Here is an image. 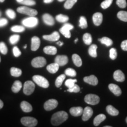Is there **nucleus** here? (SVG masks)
I'll list each match as a JSON object with an SVG mask.
<instances>
[{
	"label": "nucleus",
	"instance_id": "obj_1",
	"mask_svg": "<svg viewBox=\"0 0 127 127\" xmlns=\"http://www.w3.org/2000/svg\"><path fill=\"white\" fill-rule=\"evenodd\" d=\"M68 118V115L66 112L63 111H59L52 115L51 122L54 126H58L67 120Z\"/></svg>",
	"mask_w": 127,
	"mask_h": 127
},
{
	"label": "nucleus",
	"instance_id": "obj_2",
	"mask_svg": "<svg viewBox=\"0 0 127 127\" xmlns=\"http://www.w3.org/2000/svg\"><path fill=\"white\" fill-rule=\"evenodd\" d=\"M32 79L34 82H35L38 86L42 87V88H47L50 85L48 81L42 76L34 75L33 76Z\"/></svg>",
	"mask_w": 127,
	"mask_h": 127
},
{
	"label": "nucleus",
	"instance_id": "obj_3",
	"mask_svg": "<svg viewBox=\"0 0 127 127\" xmlns=\"http://www.w3.org/2000/svg\"><path fill=\"white\" fill-rule=\"evenodd\" d=\"M24 26L28 28H34L38 24V20L35 17H30L22 21Z\"/></svg>",
	"mask_w": 127,
	"mask_h": 127
},
{
	"label": "nucleus",
	"instance_id": "obj_4",
	"mask_svg": "<svg viewBox=\"0 0 127 127\" xmlns=\"http://www.w3.org/2000/svg\"><path fill=\"white\" fill-rule=\"evenodd\" d=\"M21 122L22 124L24 125L25 127H34L38 124L36 119L30 117H23L21 119Z\"/></svg>",
	"mask_w": 127,
	"mask_h": 127
},
{
	"label": "nucleus",
	"instance_id": "obj_5",
	"mask_svg": "<svg viewBox=\"0 0 127 127\" xmlns=\"http://www.w3.org/2000/svg\"><path fill=\"white\" fill-rule=\"evenodd\" d=\"M17 10L21 14H26V15L30 16V17H35L38 14L37 11L27 7H20L17 8Z\"/></svg>",
	"mask_w": 127,
	"mask_h": 127
},
{
	"label": "nucleus",
	"instance_id": "obj_6",
	"mask_svg": "<svg viewBox=\"0 0 127 127\" xmlns=\"http://www.w3.org/2000/svg\"><path fill=\"white\" fill-rule=\"evenodd\" d=\"M73 28H74V26L72 24L69 23H65L63 25V27L60 28V31L65 37L67 38H70L71 36L70 31Z\"/></svg>",
	"mask_w": 127,
	"mask_h": 127
},
{
	"label": "nucleus",
	"instance_id": "obj_7",
	"mask_svg": "<svg viewBox=\"0 0 127 127\" xmlns=\"http://www.w3.org/2000/svg\"><path fill=\"white\" fill-rule=\"evenodd\" d=\"M47 64L45 58L42 57H38L32 60L31 65L34 68L43 67Z\"/></svg>",
	"mask_w": 127,
	"mask_h": 127
},
{
	"label": "nucleus",
	"instance_id": "obj_8",
	"mask_svg": "<svg viewBox=\"0 0 127 127\" xmlns=\"http://www.w3.org/2000/svg\"><path fill=\"white\" fill-rule=\"evenodd\" d=\"M99 96L95 94H88L84 98V101L85 102L93 105L98 104L99 102Z\"/></svg>",
	"mask_w": 127,
	"mask_h": 127
},
{
	"label": "nucleus",
	"instance_id": "obj_9",
	"mask_svg": "<svg viewBox=\"0 0 127 127\" xmlns=\"http://www.w3.org/2000/svg\"><path fill=\"white\" fill-rule=\"evenodd\" d=\"M35 90V84L31 81H27L24 83L23 92L25 95H30L33 93Z\"/></svg>",
	"mask_w": 127,
	"mask_h": 127
},
{
	"label": "nucleus",
	"instance_id": "obj_10",
	"mask_svg": "<svg viewBox=\"0 0 127 127\" xmlns=\"http://www.w3.org/2000/svg\"><path fill=\"white\" fill-rule=\"evenodd\" d=\"M58 104V102L56 99H50L44 103V107L46 111H51L52 109L56 108Z\"/></svg>",
	"mask_w": 127,
	"mask_h": 127
},
{
	"label": "nucleus",
	"instance_id": "obj_11",
	"mask_svg": "<svg viewBox=\"0 0 127 127\" xmlns=\"http://www.w3.org/2000/svg\"><path fill=\"white\" fill-rule=\"evenodd\" d=\"M93 115V110L91 107H87L84 109L82 114V119L84 121H87Z\"/></svg>",
	"mask_w": 127,
	"mask_h": 127
},
{
	"label": "nucleus",
	"instance_id": "obj_12",
	"mask_svg": "<svg viewBox=\"0 0 127 127\" xmlns=\"http://www.w3.org/2000/svg\"><path fill=\"white\" fill-rule=\"evenodd\" d=\"M68 62V58L66 55H57L55 58V63L60 66L65 65Z\"/></svg>",
	"mask_w": 127,
	"mask_h": 127
},
{
	"label": "nucleus",
	"instance_id": "obj_13",
	"mask_svg": "<svg viewBox=\"0 0 127 127\" xmlns=\"http://www.w3.org/2000/svg\"><path fill=\"white\" fill-rule=\"evenodd\" d=\"M60 35L59 33L57 31L54 32L50 35H43V38L45 40L50 41H57L60 39Z\"/></svg>",
	"mask_w": 127,
	"mask_h": 127
},
{
	"label": "nucleus",
	"instance_id": "obj_14",
	"mask_svg": "<svg viewBox=\"0 0 127 127\" xmlns=\"http://www.w3.org/2000/svg\"><path fill=\"white\" fill-rule=\"evenodd\" d=\"M40 46V39L37 36H33L31 39V50L35 51L39 48Z\"/></svg>",
	"mask_w": 127,
	"mask_h": 127
},
{
	"label": "nucleus",
	"instance_id": "obj_15",
	"mask_svg": "<svg viewBox=\"0 0 127 127\" xmlns=\"http://www.w3.org/2000/svg\"><path fill=\"white\" fill-rule=\"evenodd\" d=\"M84 81L87 84H90L92 85H96L98 83V78L95 75H91L88 77H85L84 78Z\"/></svg>",
	"mask_w": 127,
	"mask_h": 127
},
{
	"label": "nucleus",
	"instance_id": "obj_16",
	"mask_svg": "<svg viewBox=\"0 0 127 127\" xmlns=\"http://www.w3.org/2000/svg\"><path fill=\"white\" fill-rule=\"evenodd\" d=\"M103 20L102 14L100 12H96L93 15V23L96 26H99L101 24Z\"/></svg>",
	"mask_w": 127,
	"mask_h": 127
},
{
	"label": "nucleus",
	"instance_id": "obj_17",
	"mask_svg": "<svg viewBox=\"0 0 127 127\" xmlns=\"http://www.w3.org/2000/svg\"><path fill=\"white\" fill-rule=\"evenodd\" d=\"M42 20L45 24L50 26H52L54 25L55 21L53 17L48 14H45L42 16Z\"/></svg>",
	"mask_w": 127,
	"mask_h": 127
},
{
	"label": "nucleus",
	"instance_id": "obj_18",
	"mask_svg": "<svg viewBox=\"0 0 127 127\" xmlns=\"http://www.w3.org/2000/svg\"><path fill=\"white\" fill-rule=\"evenodd\" d=\"M109 90L116 96H120L121 94V90L117 85L114 84H110L108 85Z\"/></svg>",
	"mask_w": 127,
	"mask_h": 127
},
{
	"label": "nucleus",
	"instance_id": "obj_19",
	"mask_svg": "<svg viewBox=\"0 0 127 127\" xmlns=\"http://www.w3.org/2000/svg\"><path fill=\"white\" fill-rule=\"evenodd\" d=\"M83 110L84 109L81 107H72L69 109V112L74 117H79V116L82 115Z\"/></svg>",
	"mask_w": 127,
	"mask_h": 127
},
{
	"label": "nucleus",
	"instance_id": "obj_20",
	"mask_svg": "<svg viewBox=\"0 0 127 127\" xmlns=\"http://www.w3.org/2000/svg\"><path fill=\"white\" fill-rule=\"evenodd\" d=\"M114 78L118 82H123L125 81L124 74L121 70H117L114 73Z\"/></svg>",
	"mask_w": 127,
	"mask_h": 127
},
{
	"label": "nucleus",
	"instance_id": "obj_21",
	"mask_svg": "<svg viewBox=\"0 0 127 127\" xmlns=\"http://www.w3.org/2000/svg\"><path fill=\"white\" fill-rule=\"evenodd\" d=\"M20 106L22 110L25 112H30L31 111H32V107L31 105L25 101H22Z\"/></svg>",
	"mask_w": 127,
	"mask_h": 127
},
{
	"label": "nucleus",
	"instance_id": "obj_22",
	"mask_svg": "<svg viewBox=\"0 0 127 127\" xmlns=\"http://www.w3.org/2000/svg\"><path fill=\"white\" fill-rule=\"evenodd\" d=\"M59 67L60 65L57 63H52L47 66V69L49 72L51 74H55L58 71Z\"/></svg>",
	"mask_w": 127,
	"mask_h": 127
},
{
	"label": "nucleus",
	"instance_id": "obj_23",
	"mask_svg": "<svg viewBox=\"0 0 127 127\" xmlns=\"http://www.w3.org/2000/svg\"><path fill=\"white\" fill-rule=\"evenodd\" d=\"M44 52L48 55H55L57 52V49L54 46H47L44 47Z\"/></svg>",
	"mask_w": 127,
	"mask_h": 127
},
{
	"label": "nucleus",
	"instance_id": "obj_24",
	"mask_svg": "<svg viewBox=\"0 0 127 127\" xmlns=\"http://www.w3.org/2000/svg\"><path fill=\"white\" fill-rule=\"evenodd\" d=\"M106 119V116L104 115V114H99L96 116V117L94 120V125H95V127H97L100 124H101L102 122L104 121Z\"/></svg>",
	"mask_w": 127,
	"mask_h": 127
},
{
	"label": "nucleus",
	"instance_id": "obj_25",
	"mask_svg": "<svg viewBox=\"0 0 127 127\" xmlns=\"http://www.w3.org/2000/svg\"><path fill=\"white\" fill-rule=\"evenodd\" d=\"M96 50H97V45L95 44H92L90 45V48L88 49V53L90 56L94 58H96L97 57V52H96Z\"/></svg>",
	"mask_w": 127,
	"mask_h": 127
},
{
	"label": "nucleus",
	"instance_id": "obj_26",
	"mask_svg": "<svg viewBox=\"0 0 127 127\" xmlns=\"http://www.w3.org/2000/svg\"><path fill=\"white\" fill-rule=\"evenodd\" d=\"M23 87V84L20 81H15L12 87V91L15 93H18Z\"/></svg>",
	"mask_w": 127,
	"mask_h": 127
},
{
	"label": "nucleus",
	"instance_id": "obj_27",
	"mask_svg": "<svg viewBox=\"0 0 127 127\" xmlns=\"http://www.w3.org/2000/svg\"><path fill=\"white\" fill-rule=\"evenodd\" d=\"M72 59L73 63H74V64H75L77 66H78V67H79V66L82 65V62L81 58V57H79L78 55L77 54H74L72 55Z\"/></svg>",
	"mask_w": 127,
	"mask_h": 127
},
{
	"label": "nucleus",
	"instance_id": "obj_28",
	"mask_svg": "<svg viewBox=\"0 0 127 127\" xmlns=\"http://www.w3.org/2000/svg\"><path fill=\"white\" fill-rule=\"evenodd\" d=\"M106 110L109 115L112 116H117L119 114V111L118 109L115 108L113 106L109 105L106 107Z\"/></svg>",
	"mask_w": 127,
	"mask_h": 127
},
{
	"label": "nucleus",
	"instance_id": "obj_29",
	"mask_svg": "<svg viewBox=\"0 0 127 127\" xmlns=\"http://www.w3.org/2000/svg\"><path fill=\"white\" fill-rule=\"evenodd\" d=\"M11 75L13 76L14 77H20L22 74V71L20 68L12 67L10 69Z\"/></svg>",
	"mask_w": 127,
	"mask_h": 127
},
{
	"label": "nucleus",
	"instance_id": "obj_30",
	"mask_svg": "<svg viewBox=\"0 0 127 127\" xmlns=\"http://www.w3.org/2000/svg\"><path fill=\"white\" fill-rule=\"evenodd\" d=\"M65 79V74H61V75L58 76V77L57 78L56 80H55V86L58 87V88L61 87Z\"/></svg>",
	"mask_w": 127,
	"mask_h": 127
},
{
	"label": "nucleus",
	"instance_id": "obj_31",
	"mask_svg": "<svg viewBox=\"0 0 127 127\" xmlns=\"http://www.w3.org/2000/svg\"><path fill=\"white\" fill-rule=\"evenodd\" d=\"M98 40L102 44L105 45L107 47H109V46L112 45V44H113V41H112V39L108 37H106V36H104V37L102 38H100Z\"/></svg>",
	"mask_w": 127,
	"mask_h": 127
},
{
	"label": "nucleus",
	"instance_id": "obj_32",
	"mask_svg": "<svg viewBox=\"0 0 127 127\" xmlns=\"http://www.w3.org/2000/svg\"><path fill=\"white\" fill-rule=\"evenodd\" d=\"M83 41L84 42L86 45H91L93 41L91 35L89 33H85L83 35Z\"/></svg>",
	"mask_w": 127,
	"mask_h": 127
},
{
	"label": "nucleus",
	"instance_id": "obj_33",
	"mask_svg": "<svg viewBox=\"0 0 127 127\" xmlns=\"http://www.w3.org/2000/svg\"><path fill=\"white\" fill-rule=\"evenodd\" d=\"M56 20L59 23H66L69 20V17L67 15H63V14H59L56 16Z\"/></svg>",
	"mask_w": 127,
	"mask_h": 127
},
{
	"label": "nucleus",
	"instance_id": "obj_34",
	"mask_svg": "<svg viewBox=\"0 0 127 127\" xmlns=\"http://www.w3.org/2000/svg\"><path fill=\"white\" fill-rule=\"evenodd\" d=\"M117 17L120 20L124 22H127V11H121L117 14Z\"/></svg>",
	"mask_w": 127,
	"mask_h": 127
},
{
	"label": "nucleus",
	"instance_id": "obj_35",
	"mask_svg": "<svg viewBox=\"0 0 127 127\" xmlns=\"http://www.w3.org/2000/svg\"><path fill=\"white\" fill-rule=\"evenodd\" d=\"M77 2V0H66L64 4V8L65 9H69L72 8L74 5Z\"/></svg>",
	"mask_w": 127,
	"mask_h": 127
},
{
	"label": "nucleus",
	"instance_id": "obj_36",
	"mask_svg": "<svg viewBox=\"0 0 127 127\" xmlns=\"http://www.w3.org/2000/svg\"><path fill=\"white\" fill-rule=\"evenodd\" d=\"M79 27L82 29H85V28H87V27H88L87 19L85 18V17L82 16V17H80V19H79Z\"/></svg>",
	"mask_w": 127,
	"mask_h": 127
},
{
	"label": "nucleus",
	"instance_id": "obj_37",
	"mask_svg": "<svg viewBox=\"0 0 127 127\" xmlns=\"http://www.w3.org/2000/svg\"><path fill=\"white\" fill-rule=\"evenodd\" d=\"M12 31L15 32H22L25 31V28L24 26H21V25H15V26L12 27L11 28Z\"/></svg>",
	"mask_w": 127,
	"mask_h": 127
},
{
	"label": "nucleus",
	"instance_id": "obj_38",
	"mask_svg": "<svg viewBox=\"0 0 127 127\" xmlns=\"http://www.w3.org/2000/svg\"><path fill=\"white\" fill-rule=\"evenodd\" d=\"M65 75H66L72 77H74L77 75V72H76L75 69L71 68H67V69L65 71Z\"/></svg>",
	"mask_w": 127,
	"mask_h": 127
},
{
	"label": "nucleus",
	"instance_id": "obj_39",
	"mask_svg": "<svg viewBox=\"0 0 127 127\" xmlns=\"http://www.w3.org/2000/svg\"><path fill=\"white\" fill-rule=\"evenodd\" d=\"M20 40V35H12L9 37V41L10 44H16Z\"/></svg>",
	"mask_w": 127,
	"mask_h": 127
},
{
	"label": "nucleus",
	"instance_id": "obj_40",
	"mask_svg": "<svg viewBox=\"0 0 127 127\" xmlns=\"http://www.w3.org/2000/svg\"><path fill=\"white\" fill-rule=\"evenodd\" d=\"M77 82V80L76 79H68L66 80L65 82V85L66 87H67L68 88L72 87L73 85L75 84V82Z\"/></svg>",
	"mask_w": 127,
	"mask_h": 127
},
{
	"label": "nucleus",
	"instance_id": "obj_41",
	"mask_svg": "<svg viewBox=\"0 0 127 127\" xmlns=\"http://www.w3.org/2000/svg\"><path fill=\"white\" fill-rule=\"evenodd\" d=\"M0 52L4 55L7 54L8 52L7 47L6 46L5 44L3 42H0Z\"/></svg>",
	"mask_w": 127,
	"mask_h": 127
},
{
	"label": "nucleus",
	"instance_id": "obj_42",
	"mask_svg": "<svg viewBox=\"0 0 127 127\" xmlns=\"http://www.w3.org/2000/svg\"><path fill=\"white\" fill-rule=\"evenodd\" d=\"M67 91L69 92V93H78V92L80 91V87L78 85H77V84H75L72 87L68 88L67 90Z\"/></svg>",
	"mask_w": 127,
	"mask_h": 127
},
{
	"label": "nucleus",
	"instance_id": "obj_43",
	"mask_svg": "<svg viewBox=\"0 0 127 127\" xmlns=\"http://www.w3.org/2000/svg\"><path fill=\"white\" fill-rule=\"evenodd\" d=\"M109 57L111 60H114L117 58V52L115 48H111L109 51Z\"/></svg>",
	"mask_w": 127,
	"mask_h": 127
},
{
	"label": "nucleus",
	"instance_id": "obj_44",
	"mask_svg": "<svg viewBox=\"0 0 127 127\" xmlns=\"http://www.w3.org/2000/svg\"><path fill=\"white\" fill-rule=\"evenodd\" d=\"M113 0H105L101 3V6L103 9H107L108 8L109 6L112 4Z\"/></svg>",
	"mask_w": 127,
	"mask_h": 127
},
{
	"label": "nucleus",
	"instance_id": "obj_45",
	"mask_svg": "<svg viewBox=\"0 0 127 127\" xmlns=\"http://www.w3.org/2000/svg\"><path fill=\"white\" fill-rule=\"evenodd\" d=\"M20 4L27 6H32L35 5L36 2L34 0H23L20 2Z\"/></svg>",
	"mask_w": 127,
	"mask_h": 127
},
{
	"label": "nucleus",
	"instance_id": "obj_46",
	"mask_svg": "<svg viewBox=\"0 0 127 127\" xmlns=\"http://www.w3.org/2000/svg\"><path fill=\"white\" fill-rule=\"evenodd\" d=\"M6 14H7V15L9 17V18L12 19H12L15 18L16 17L15 12H14V11L11 9H8L6 11Z\"/></svg>",
	"mask_w": 127,
	"mask_h": 127
},
{
	"label": "nucleus",
	"instance_id": "obj_47",
	"mask_svg": "<svg viewBox=\"0 0 127 127\" xmlns=\"http://www.w3.org/2000/svg\"><path fill=\"white\" fill-rule=\"evenodd\" d=\"M117 4L119 7L124 8L127 7L126 0H117Z\"/></svg>",
	"mask_w": 127,
	"mask_h": 127
},
{
	"label": "nucleus",
	"instance_id": "obj_48",
	"mask_svg": "<svg viewBox=\"0 0 127 127\" xmlns=\"http://www.w3.org/2000/svg\"><path fill=\"white\" fill-rule=\"evenodd\" d=\"M12 51H13L14 55L15 57H18L21 55V52L20 51V49L18 48L17 46H15L12 49Z\"/></svg>",
	"mask_w": 127,
	"mask_h": 127
},
{
	"label": "nucleus",
	"instance_id": "obj_49",
	"mask_svg": "<svg viewBox=\"0 0 127 127\" xmlns=\"http://www.w3.org/2000/svg\"><path fill=\"white\" fill-rule=\"evenodd\" d=\"M121 47L123 49V50L127 51V39L123 41L121 44Z\"/></svg>",
	"mask_w": 127,
	"mask_h": 127
},
{
	"label": "nucleus",
	"instance_id": "obj_50",
	"mask_svg": "<svg viewBox=\"0 0 127 127\" xmlns=\"http://www.w3.org/2000/svg\"><path fill=\"white\" fill-rule=\"evenodd\" d=\"M8 24V20L5 18H1L0 19V27L5 26Z\"/></svg>",
	"mask_w": 127,
	"mask_h": 127
},
{
	"label": "nucleus",
	"instance_id": "obj_51",
	"mask_svg": "<svg viewBox=\"0 0 127 127\" xmlns=\"http://www.w3.org/2000/svg\"><path fill=\"white\" fill-rule=\"evenodd\" d=\"M54 0H44V2L45 4H49V3L52 2Z\"/></svg>",
	"mask_w": 127,
	"mask_h": 127
},
{
	"label": "nucleus",
	"instance_id": "obj_52",
	"mask_svg": "<svg viewBox=\"0 0 127 127\" xmlns=\"http://www.w3.org/2000/svg\"><path fill=\"white\" fill-rule=\"evenodd\" d=\"M4 106V103L2 101V100L0 99V109H1Z\"/></svg>",
	"mask_w": 127,
	"mask_h": 127
},
{
	"label": "nucleus",
	"instance_id": "obj_53",
	"mask_svg": "<svg viewBox=\"0 0 127 127\" xmlns=\"http://www.w3.org/2000/svg\"><path fill=\"white\" fill-rule=\"evenodd\" d=\"M57 45H58L59 46H63L64 43L63 42H61V41H58V42H57Z\"/></svg>",
	"mask_w": 127,
	"mask_h": 127
},
{
	"label": "nucleus",
	"instance_id": "obj_54",
	"mask_svg": "<svg viewBox=\"0 0 127 127\" xmlns=\"http://www.w3.org/2000/svg\"><path fill=\"white\" fill-rule=\"evenodd\" d=\"M16 1H17V2H19V3H20L21 2V1H23V0H16Z\"/></svg>",
	"mask_w": 127,
	"mask_h": 127
},
{
	"label": "nucleus",
	"instance_id": "obj_55",
	"mask_svg": "<svg viewBox=\"0 0 127 127\" xmlns=\"http://www.w3.org/2000/svg\"><path fill=\"white\" fill-rule=\"evenodd\" d=\"M78 38H77V39H75V41H74V42H75V43H77V41H78Z\"/></svg>",
	"mask_w": 127,
	"mask_h": 127
},
{
	"label": "nucleus",
	"instance_id": "obj_56",
	"mask_svg": "<svg viewBox=\"0 0 127 127\" xmlns=\"http://www.w3.org/2000/svg\"><path fill=\"white\" fill-rule=\"evenodd\" d=\"M58 1H59V2H63V1H65V0H58Z\"/></svg>",
	"mask_w": 127,
	"mask_h": 127
},
{
	"label": "nucleus",
	"instance_id": "obj_57",
	"mask_svg": "<svg viewBox=\"0 0 127 127\" xmlns=\"http://www.w3.org/2000/svg\"><path fill=\"white\" fill-rule=\"evenodd\" d=\"M5 0H0V2H3Z\"/></svg>",
	"mask_w": 127,
	"mask_h": 127
},
{
	"label": "nucleus",
	"instance_id": "obj_58",
	"mask_svg": "<svg viewBox=\"0 0 127 127\" xmlns=\"http://www.w3.org/2000/svg\"><path fill=\"white\" fill-rule=\"evenodd\" d=\"M24 48L25 49L26 48H27V45H24Z\"/></svg>",
	"mask_w": 127,
	"mask_h": 127
},
{
	"label": "nucleus",
	"instance_id": "obj_59",
	"mask_svg": "<svg viewBox=\"0 0 127 127\" xmlns=\"http://www.w3.org/2000/svg\"><path fill=\"white\" fill-rule=\"evenodd\" d=\"M105 127H111V126H108L107 125V126H105Z\"/></svg>",
	"mask_w": 127,
	"mask_h": 127
},
{
	"label": "nucleus",
	"instance_id": "obj_60",
	"mask_svg": "<svg viewBox=\"0 0 127 127\" xmlns=\"http://www.w3.org/2000/svg\"><path fill=\"white\" fill-rule=\"evenodd\" d=\"M126 122H127V117L126 118Z\"/></svg>",
	"mask_w": 127,
	"mask_h": 127
},
{
	"label": "nucleus",
	"instance_id": "obj_61",
	"mask_svg": "<svg viewBox=\"0 0 127 127\" xmlns=\"http://www.w3.org/2000/svg\"><path fill=\"white\" fill-rule=\"evenodd\" d=\"M1 57H0V63H1Z\"/></svg>",
	"mask_w": 127,
	"mask_h": 127
}]
</instances>
